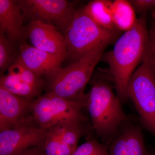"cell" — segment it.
<instances>
[{
  "label": "cell",
  "mask_w": 155,
  "mask_h": 155,
  "mask_svg": "<svg viewBox=\"0 0 155 155\" xmlns=\"http://www.w3.org/2000/svg\"><path fill=\"white\" fill-rule=\"evenodd\" d=\"M86 141L78 147L72 155H108L109 147L101 143L91 135L87 136Z\"/></svg>",
  "instance_id": "ffe728a7"
},
{
  "label": "cell",
  "mask_w": 155,
  "mask_h": 155,
  "mask_svg": "<svg viewBox=\"0 0 155 155\" xmlns=\"http://www.w3.org/2000/svg\"><path fill=\"white\" fill-rule=\"evenodd\" d=\"M118 31L106 29L88 16L83 8L76 9L69 28L64 32L67 58L74 63L101 46H107L118 36Z\"/></svg>",
  "instance_id": "277c9868"
},
{
  "label": "cell",
  "mask_w": 155,
  "mask_h": 155,
  "mask_svg": "<svg viewBox=\"0 0 155 155\" xmlns=\"http://www.w3.org/2000/svg\"><path fill=\"white\" fill-rule=\"evenodd\" d=\"M109 155H152L147 149L140 126L130 120L109 145Z\"/></svg>",
  "instance_id": "7c38bea8"
},
{
  "label": "cell",
  "mask_w": 155,
  "mask_h": 155,
  "mask_svg": "<svg viewBox=\"0 0 155 155\" xmlns=\"http://www.w3.org/2000/svg\"><path fill=\"white\" fill-rule=\"evenodd\" d=\"M14 43L9 40L5 34L0 33V69L1 76L17 61Z\"/></svg>",
  "instance_id": "ac0fdd59"
},
{
  "label": "cell",
  "mask_w": 155,
  "mask_h": 155,
  "mask_svg": "<svg viewBox=\"0 0 155 155\" xmlns=\"http://www.w3.org/2000/svg\"><path fill=\"white\" fill-rule=\"evenodd\" d=\"M107 47H99L65 68L60 67L45 75L47 93L68 101L84 103L85 107L87 94L84 92V88Z\"/></svg>",
  "instance_id": "3957f363"
},
{
  "label": "cell",
  "mask_w": 155,
  "mask_h": 155,
  "mask_svg": "<svg viewBox=\"0 0 155 155\" xmlns=\"http://www.w3.org/2000/svg\"><path fill=\"white\" fill-rule=\"evenodd\" d=\"M83 8L85 13L100 26L109 30L118 31L113 20L112 1H91Z\"/></svg>",
  "instance_id": "9a60e30c"
},
{
  "label": "cell",
  "mask_w": 155,
  "mask_h": 155,
  "mask_svg": "<svg viewBox=\"0 0 155 155\" xmlns=\"http://www.w3.org/2000/svg\"><path fill=\"white\" fill-rule=\"evenodd\" d=\"M31 102L0 86V131L24 126L37 127L31 114Z\"/></svg>",
  "instance_id": "ba28073f"
},
{
  "label": "cell",
  "mask_w": 155,
  "mask_h": 155,
  "mask_svg": "<svg viewBox=\"0 0 155 155\" xmlns=\"http://www.w3.org/2000/svg\"><path fill=\"white\" fill-rule=\"evenodd\" d=\"M44 143L39 145L32 147L13 155H45L44 149Z\"/></svg>",
  "instance_id": "603a6c76"
},
{
  "label": "cell",
  "mask_w": 155,
  "mask_h": 155,
  "mask_svg": "<svg viewBox=\"0 0 155 155\" xmlns=\"http://www.w3.org/2000/svg\"><path fill=\"white\" fill-rule=\"evenodd\" d=\"M26 30V35L33 47L67 58L65 36L56 26L43 21L34 20L30 21Z\"/></svg>",
  "instance_id": "8fae6325"
},
{
  "label": "cell",
  "mask_w": 155,
  "mask_h": 155,
  "mask_svg": "<svg viewBox=\"0 0 155 155\" xmlns=\"http://www.w3.org/2000/svg\"><path fill=\"white\" fill-rule=\"evenodd\" d=\"M84 107V103L68 101L51 93L30 103L31 114L35 125L46 130L61 123L88 122L82 112Z\"/></svg>",
  "instance_id": "5b68a950"
},
{
  "label": "cell",
  "mask_w": 155,
  "mask_h": 155,
  "mask_svg": "<svg viewBox=\"0 0 155 155\" xmlns=\"http://www.w3.org/2000/svg\"><path fill=\"white\" fill-rule=\"evenodd\" d=\"M155 0H132L130 3L135 11L142 14L149 9L155 8Z\"/></svg>",
  "instance_id": "7402d4cb"
},
{
  "label": "cell",
  "mask_w": 155,
  "mask_h": 155,
  "mask_svg": "<svg viewBox=\"0 0 155 155\" xmlns=\"http://www.w3.org/2000/svg\"></svg>",
  "instance_id": "d4e9b609"
},
{
  "label": "cell",
  "mask_w": 155,
  "mask_h": 155,
  "mask_svg": "<svg viewBox=\"0 0 155 155\" xmlns=\"http://www.w3.org/2000/svg\"><path fill=\"white\" fill-rule=\"evenodd\" d=\"M19 47L20 54L17 60L41 77L61 67V64L67 58L66 56L39 50L24 42Z\"/></svg>",
  "instance_id": "4fadbf2b"
},
{
  "label": "cell",
  "mask_w": 155,
  "mask_h": 155,
  "mask_svg": "<svg viewBox=\"0 0 155 155\" xmlns=\"http://www.w3.org/2000/svg\"><path fill=\"white\" fill-rule=\"evenodd\" d=\"M91 84L85 107L90 115L93 130L108 146L131 118L123 110L122 103L107 81L94 78Z\"/></svg>",
  "instance_id": "7a4b0ae2"
},
{
  "label": "cell",
  "mask_w": 155,
  "mask_h": 155,
  "mask_svg": "<svg viewBox=\"0 0 155 155\" xmlns=\"http://www.w3.org/2000/svg\"><path fill=\"white\" fill-rule=\"evenodd\" d=\"M47 132V130L31 126L0 131V155H13L42 144Z\"/></svg>",
  "instance_id": "9c48e42d"
},
{
  "label": "cell",
  "mask_w": 155,
  "mask_h": 155,
  "mask_svg": "<svg viewBox=\"0 0 155 155\" xmlns=\"http://www.w3.org/2000/svg\"><path fill=\"white\" fill-rule=\"evenodd\" d=\"M92 128L87 122H69L54 125L47 130L45 144L56 151L72 155L78 147L81 137L90 135Z\"/></svg>",
  "instance_id": "30bf717a"
},
{
  "label": "cell",
  "mask_w": 155,
  "mask_h": 155,
  "mask_svg": "<svg viewBox=\"0 0 155 155\" xmlns=\"http://www.w3.org/2000/svg\"><path fill=\"white\" fill-rule=\"evenodd\" d=\"M20 12L17 1L0 0V33L5 34L14 43L27 37Z\"/></svg>",
  "instance_id": "5bb4252c"
},
{
  "label": "cell",
  "mask_w": 155,
  "mask_h": 155,
  "mask_svg": "<svg viewBox=\"0 0 155 155\" xmlns=\"http://www.w3.org/2000/svg\"><path fill=\"white\" fill-rule=\"evenodd\" d=\"M149 30L146 13L141 14L135 25L116 41L113 49L104 54L101 60L109 67L118 97L122 104L128 100L127 88L130 77L144 58Z\"/></svg>",
  "instance_id": "6da1fadb"
},
{
  "label": "cell",
  "mask_w": 155,
  "mask_h": 155,
  "mask_svg": "<svg viewBox=\"0 0 155 155\" xmlns=\"http://www.w3.org/2000/svg\"><path fill=\"white\" fill-rule=\"evenodd\" d=\"M0 86L30 102L40 96L41 92L23 81L17 73L10 69L8 70L7 75L1 76Z\"/></svg>",
  "instance_id": "2e32d148"
},
{
  "label": "cell",
  "mask_w": 155,
  "mask_h": 155,
  "mask_svg": "<svg viewBox=\"0 0 155 155\" xmlns=\"http://www.w3.org/2000/svg\"><path fill=\"white\" fill-rule=\"evenodd\" d=\"M23 20H39L52 24L65 32L71 24L76 9L65 0H18Z\"/></svg>",
  "instance_id": "52a82bcc"
},
{
  "label": "cell",
  "mask_w": 155,
  "mask_h": 155,
  "mask_svg": "<svg viewBox=\"0 0 155 155\" xmlns=\"http://www.w3.org/2000/svg\"><path fill=\"white\" fill-rule=\"evenodd\" d=\"M152 155H155V153H152Z\"/></svg>",
  "instance_id": "cb8c5ba5"
},
{
  "label": "cell",
  "mask_w": 155,
  "mask_h": 155,
  "mask_svg": "<svg viewBox=\"0 0 155 155\" xmlns=\"http://www.w3.org/2000/svg\"><path fill=\"white\" fill-rule=\"evenodd\" d=\"M8 69L17 73L23 81L41 91L45 87V81L42 78L38 76L17 60Z\"/></svg>",
  "instance_id": "d6986e66"
},
{
  "label": "cell",
  "mask_w": 155,
  "mask_h": 155,
  "mask_svg": "<svg viewBox=\"0 0 155 155\" xmlns=\"http://www.w3.org/2000/svg\"><path fill=\"white\" fill-rule=\"evenodd\" d=\"M143 61L145 62L155 78V12L153 14L151 26L148 31Z\"/></svg>",
  "instance_id": "44dd1931"
},
{
  "label": "cell",
  "mask_w": 155,
  "mask_h": 155,
  "mask_svg": "<svg viewBox=\"0 0 155 155\" xmlns=\"http://www.w3.org/2000/svg\"><path fill=\"white\" fill-rule=\"evenodd\" d=\"M113 17L117 30L125 32L131 29L137 19L133 6L130 1L126 0L113 2Z\"/></svg>",
  "instance_id": "e0dca14e"
},
{
  "label": "cell",
  "mask_w": 155,
  "mask_h": 155,
  "mask_svg": "<svg viewBox=\"0 0 155 155\" xmlns=\"http://www.w3.org/2000/svg\"><path fill=\"white\" fill-rule=\"evenodd\" d=\"M127 94L143 127L155 136V78L144 61L130 77Z\"/></svg>",
  "instance_id": "8992f818"
}]
</instances>
